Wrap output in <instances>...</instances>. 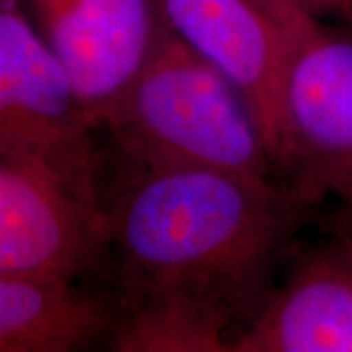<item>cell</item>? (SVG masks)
I'll return each instance as SVG.
<instances>
[{
  "mask_svg": "<svg viewBox=\"0 0 352 352\" xmlns=\"http://www.w3.org/2000/svg\"><path fill=\"white\" fill-rule=\"evenodd\" d=\"M102 190L118 352H233L305 210L274 178L127 164Z\"/></svg>",
  "mask_w": 352,
  "mask_h": 352,
  "instance_id": "obj_1",
  "label": "cell"
},
{
  "mask_svg": "<svg viewBox=\"0 0 352 352\" xmlns=\"http://www.w3.org/2000/svg\"><path fill=\"white\" fill-rule=\"evenodd\" d=\"M102 129L127 164L278 176L247 98L166 24Z\"/></svg>",
  "mask_w": 352,
  "mask_h": 352,
  "instance_id": "obj_2",
  "label": "cell"
},
{
  "mask_svg": "<svg viewBox=\"0 0 352 352\" xmlns=\"http://www.w3.org/2000/svg\"><path fill=\"white\" fill-rule=\"evenodd\" d=\"M274 166L305 208L352 201V36L289 10Z\"/></svg>",
  "mask_w": 352,
  "mask_h": 352,
  "instance_id": "obj_3",
  "label": "cell"
},
{
  "mask_svg": "<svg viewBox=\"0 0 352 352\" xmlns=\"http://www.w3.org/2000/svg\"><path fill=\"white\" fill-rule=\"evenodd\" d=\"M102 164L0 147V272L78 282L102 261Z\"/></svg>",
  "mask_w": 352,
  "mask_h": 352,
  "instance_id": "obj_4",
  "label": "cell"
},
{
  "mask_svg": "<svg viewBox=\"0 0 352 352\" xmlns=\"http://www.w3.org/2000/svg\"><path fill=\"white\" fill-rule=\"evenodd\" d=\"M73 78L20 0H0V147L102 164Z\"/></svg>",
  "mask_w": 352,
  "mask_h": 352,
  "instance_id": "obj_5",
  "label": "cell"
},
{
  "mask_svg": "<svg viewBox=\"0 0 352 352\" xmlns=\"http://www.w3.org/2000/svg\"><path fill=\"white\" fill-rule=\"evenodd\" d=\"M75 82L96 129L163 30L161 0H20Z\"/></svg>",
  "mask_w": 352,
  "mask_h": 352,
  "instance_id": "obj_6",
  "label": "cell"
},
{
  "mask_svg": "<svg viewBox=\"0 0 352 352\" xmlns=\"http://www.w3.org/2000/svg\"><path fill=\"white\" fill-rule=\"evenodd\" d=\"M164 24L247 98L274 163L289 10L261 0H161Z\"/></svg>",
  "mask_w": 352,
  "mask_h": 352,
  "instance_id": "obj_7",
  "label": "cell"
},
{
  "mask_svg": "<svg viewBox=\"0 0 352 352\" xmlns=\"http://www.w3.org/2000/svg\"><path fill=\"white\" fill-rule=\"evenodd\" d=\"M233 352H352V247L329 245L294 264Z\"/></svg>",
  "mask_w": 352,
  "mask_h": 352,
  "instance_id": "obj_8",
  "label": "cell"
},
{
  "mask_svg": "<svg viewBox=\"0 0 352 352\" xmlns=\"http://www.w3.org/2000/svg\"><path fill=\"white\" fill-rule=\"evenodd\" d=\"M110 298L59 278L0 272V352H73L106 342Z\"/></svg>",
  "mask_w": 352,
  "mask_h": 352,
  "instance_id": "obj_9",
  "label": "cell"
},
{
  "mask_svg": "<svg viewBox=\"0 0 352 352\" xmlns=\"http://www.w3.org/2000/svg\"><path fill=\"white\" fill-rule=\"evenodd\" d=\"M270 10H296L311 16H340L352 25V0H261Z\"/></svg>",
  "mask_w": 352,
  "mask_h": 352,
  "instance_id": "obj_10",
  "label": "cell"
}]
</instances>
